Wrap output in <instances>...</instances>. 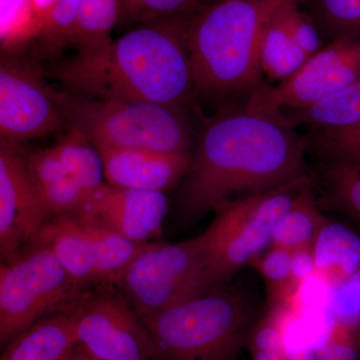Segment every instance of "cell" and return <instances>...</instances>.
<instances>
[{
	"label": "cell",
	"instance_id": "cell-1",
	"mask_svg": "<svg viewBox=\"0 0 360 360\" xmlns=\"http://www.w3.org/2000/svg\"><path fill=\"white\" fill-rule=\"evenodd\" d=\"M307 143L279 113L245 108L212 118L201 130L179 194L180 217L196 221L231 200L309 175Z\"/></svg>",
	"mask_w": 360,
	"mask_h": 360
},
{
	"label": "cell",
	"instance_id": "cell-2",
	"mask_svg": "<svg viewBox=\"0 0 360 360\" xmlns=\"http://www.w3.org/2000/svg\"><path fill=\"white\" fill-rule=\"evenodd\" d=\"M193 15L142 25L108 44L80 49L52 77L77 96L186 108L196 96L187 42Z\"/></svg>",
	"mask_w": 360,
	"mask_h": 360
},
{
	"label": "cell",
	"instance_id": "cell-3",
	"mask_svg": "<svg viewBox=\"0 0 360 360\" xmlns=\"http://www.w3.org/2000/svg\"><path fill=\"white\" fill-rule=\"evenodd\" d=\"M288 0H219L198 11L187 42L196 96H248L262 84L259 46L274 11Z\"/></svg>",
	"mask_w": 360,
	"mask_h": 360
},
{
	"label": "cell",
	"instance_id": "cell-4",
	"mask_svg": "<svg viewBox=\"0 0 360 360\" xmlns=\"http://www.w3.org/2000/svg\"><path fill=\"white\" fill-rule=\"evenodd\" d=\"M255 321L250 300L221 284L143 323L156 360H238Z\"/></svg>",
	"mask_w": 360,
	"mask_h": 360
},
{
	"label": "cell",
	"instance_id": "cell-5",
	"mask_svg": "<svg viewBox=\"0 0 360 360\" xmlns=\"http://www.w3.org/2000/svg\"><path fill=\"white\" fill-rule=\"evenodd\" d=\"M68 127L96 146L191 153V127L184 108L146 101L96 99L56 90Z\"/></svg>",
	"mask_w": 360,
	"mask_h": 360
},
{
	"label": "cell",
	"instance_id": "cell-6",
	"mask_svg": "<svg viewBox=\"0 0 360 360\" xmlns=\"http://www.w3.org/2000/svg\"><path fill=\"white\" fill-rule=\"evenodd\" d=\"M310 186L312 180L307 175L220 205L212 224L201 234L205 255L203 290L226 284L241 267L271 245L279 220Z\"/></svg>",
	"mask_w": 360,
	"mask_h": 360
},
{
	"label": "cell",
	"instance_id": "cell-7",
	"mask_svg": "<svg viewBox=\"0 0 360 360\" xmlns=\"http://www.w3.org/2000/svg\"><path fill=\"white\" fill-rule=\"evenodd\" d=\"M84 290L49 246L37 241L0 267V342L8 345L35 322L70 307Z\"/></svg>",
	"mask_w": 360,
	"mask_h": 360
},
{
	"label": "cell",
	"instance_id": "cell-8",
	"mask_svg": "<svg viewBox=\"0 0 360 360\" xmlns=\"http://www.w3.org/2000/svg\"><path fill=\"white\" fill-rule=\"evenodd\" d=\"M202 236L179 243H146L120 278L122 291L142 321L203 290Z\"/></svg>",
	"mask_w": 360,
	"mask_h": 360
},
{
	"label": "cell",
	"instance_id": "cell-9",
	"mask_svg": "<svg viewBox=\"0 0 360 360\" xmlns=\"http://www.w3.org/2000/svg\"><path fill=\"white\" fill-rule=\"evenodd\" d=\"M68 310L78 345L99 360H156L148 329L113 285L84 290Z\"/></svg>",
	"mask_w": 360,
	"mask_h": 360
},
{
	"label": "cell",
	"instance_id": "cell-10",
	"mask_svg": "<svg viewBox=\"0 0 360 360\" xmlns=\"http://www.w3.org/2000/svg\"><path fill=\"white\" fill-rule=\"evenodd\" d=\"M360 78V40L329 42L288 79L262 84L245 106L270 113L303 110L347 89Z\"/></svg>",
	"mask_w": 360,
	"mask_h": 360
},
{
	"label": "cell",
	"instance_id": "cell-11",
	"mask_svg": "<svg viewBox=\"0 0 360 360\" xmlns=\"http://www.w3.org/2000/svg\"><path fill=\"white\" fill-rule=\"evenodd\" d=\"M65 123L56 89L37 66L11 56L0 60V139L18 144L56 131Z\"/></svg>",
	"mask_w": 360,
	"mask_h": 360
},
{
	"label": "cell",
	"instance_id": "cell-12",
	"mask_svg": "<svg viewBox=\"0 0 360 360\" xmlns=\"http://www.w3.org/2000/svg\"><path fill=\"white\" fill-rule=\"evenodd\" d=\"M26 168L18 144L0 139V255L13 260L37 243L51 219Z\"/></svg>",
	"mask_w": 360,
	"mask_h": 360
},
{
	"label": "cell",
	"instance_id": "cell-13",
	"mask_svg": "<svg viewBox=\"0 0 360 360\" xmlns=\"http://www.w3.org/2000/svg\"><path fill=\"white\" fill-rule=\"evenodd\" d=\"M167 210L165 193L105 184L89 198L82 212L129 240L148 243L162 233Z\"/></svg>",
	"mask_w": 360,
	"mask_h": 360
},
{
	"label": "cell",
	"instance_id": "cell-14",
	"mask_svg": "<svg viewBox=\"0 0 360 360\" xmlns=\"http://www.w3.org/2000/svg\"><path fill=\"white\" fill-rule=\"evenodd\" d=\"M96 146L106 184L122 188L165 193L182 181L191 163V153Z\"/></svg>",
	"mask_w": 360,
	"mask_h": 360
},
{
	"label": "cell",
	"instance_id": "cell-15",
	"mask_svg": "<svg viewBox=\"0 0 360 360\" xmlns=\"http://www.w3.org/2000/svg\"><path fill=\"white\" fill-rule=\"evenodd\" d=\"M37 241L49 246L80 290L101 285L91 246L77 213L51 217Z\"/></svg>",
	"mask_w": 360,
	"mask_h": 360
},
{
	"label": "cell",
	"instance_id": "cell-16",
	"mask_svg": "<svg viewBox=\"0 0 360 360\" xmlns=\"http://www.w3.org/2000/svg\"><path fill=\"white\" fill-rule=\"evenodd\" d=\"M26 168L51 217L82 212L89 195L68 174L53 148L23 153Z\"/></svg>",
	"mask_w": 360,
	"mask_h": 360
},
{
	"label": "cell",
	"instance_id": "cell-17",
	"mask_svg": "<svg viewBox=\"0 0 360 360\" xmlns=\"http://www.w3.org/2000/svg\"><path fill=\"white\" fill-rule=\"evenodd\" d=\"M77 345L65 309L40 319L16 336L0 360H68Z\"/></svg>",
	"mask_w": 360,
	"mask_h": 360
},
{
	"label": "cell",
	"instance_id": "cell-18",
	"mask_svg": "<svg viewBox=\"0 0 360 360\" xmlns=\"http://www.w3.org/2000/svg\"><path fill=\"white\" fill-rule=\"evenodd\" d=\"M316 271L335 286L360 269V236L328 219L312 248Z\"/></svg>",
	"mask_w": 360,
	"mask_h": 360
},
{
	"label": "cell",
	"instance_id": "cell-19",
	"mask_svg": "<svg viewBox=\"0 0 360 360\" xmlns=\"http://www.w3.org/2000/svg\"><path fill=\"white\" fill-rule=\"evenodd\" d=\"M94 252L101 285H117L125 270L146 243L129 240L98 224L86 213H77Z\"/></svg>",
	"mask_w": 360,
	"mask_h": 360
},
{
	"label": "cell",
	"instance_id": "cell-20",
	"mask_svg": "<svg viewBox=\"0 0 360 360\" xmlns=\"http://www.w3.org/2000/svg\"><path fill=\"white\" fill-rule=\"evenodd\" d=\"M52 148L71 179L89 198L106 184L101 153L79 130L68 127V134Z\"/></svg>",
	"mask_w": 360,
	"mask_h": 360
},
{
	"label": "cell",
	"instance_id": "cell-21",
	"mask_svg": "<svg viewBox=\"0 0 360 360\" xmlns=\"http://www.w3.org/2000/svg\"><path fill=\"white\" fill-rule=\"evenodd\" d=\"M326 217L321 214L315 200L312 186L307 187L300 198L279 220L271 246L290 251L310 248L321 231Z\"/></svg>",
	"mask_w": 360,
	"mask_h": 360
},
{
	"label": "cell",
	"instance_id": "cell-22",
	"mask_svg": "<svg viewBox=\"0 0 360 360\" xmlns=\"http://www.w3.org/2000/svg\"><path fill=\"white\" fill-rule=\"evenodd\" d=\"M291 127H340L360 122V78L335 96L303 110L279 113Z\"/></svg>",
	"mask_w": 360,
	"mask_h": 360
},
{
	"label": "cell",
	"instance_id": "cell-23",
	"mask_svg": "<svg viewBox=\"0 0 360 360\" xmlns=\"http://www.w3.org/2000/svg\"><path fill=\"white\" fill-rule=\"evenodd\" d=\"M276 11L267 21L262 32L259 61L264 75L270 79L281 82L300 70L309 58L290 39L277 18Z\"/></svg>",
	"mask_w": 360,
	"mask_h": 360
},
{
	"label": "cell",
	"instance_id": "cell-24",
	"mask_svg": "<svg viewBox=\"0 0 360 360\" xmlns=\"http://www.w3.org/2000/svg\"><path fill=\"white\" fill-rule=\"evenodd\" d=\"M311 18L324 44L360 40V0H298Z\"/></svg>",
	"mask_w": 360,
	"mask_h": 360
},
{
	"label": "cell",
	"instance_id": "cell-25",
	"mask_svg": "<svg viewBox=\"0 0 360 360\" xmlns=\"http://www.w3.org/2000/svg\"><path fill=\"white\" fill-rule=\"evenodd\" d=\"M307 151L324 163L360 167V122L340 127H314L304 136Z\"/></svg>",
	"mask_w": 360,
	"mask_h": 360
},
{
	"label": "cell",
	"instance_id": "cell-26",
	"mask_svg": "<svg viewBox=\"0 0 360 360\" xmlns=\"http://www.w3.org/2000/svg\"><path fill=\"white\" fill-rule=\"evenodd\" d=\"M120 0H82L77 30L71 44L94 49L110 42L111 32L120 20Z\"/></svg>",
	"mask_w": 360,
	"mask_h": 360
},
{
	"label": "cell",
	"instance_id": "cell-27",
	"mask_svg": "<svg viewBox=\"0 0 360 360\" xmlns=\"http://www.w3.org/2000/svg\"><path fill=\"white\" fill-rule=\"evenodd\" d=\"M321 181L328 205L360 225V167L324 163Z\"/></svg>",
	"mask_w": 360,
	"mask_h": 360
},
{
	"label": "cell",
	"instance_id": "cell-28",
	"mask_svg": "<svg viewBox=\"0 0 360 360\" xmlns=\"http://www.w3.org/2000/svg\"><path fill=\"white\" fill-rule=\"evenodd\" d=\"M250 264H255L266 283L270 309H283V303L300 286L291 272V251L271 246L264 255H259Z\"/></svg>",
	"mask_w": 360,
	"mask_h": 360
},
{
	"label": "cell",
	"instance_id": "cell-29",
	"mask_svg": "<svg viewBox=\"0 0 360 360\" xmlns=\"http://www.w3.org/2000/svg\"><path fill=\"white\" fill-rule=\"evenodd\" d=\"M41 21L33 11L30 0H1L0 41L2 49L13 51L39 37Z\"/></svg>",
	"mask_w": 360,
	"mask_h": 360
},
{
	"label": "cell",
	"instance_id": "cell-30",
	"mask_svg": "<svg viewBox=\"0 0 360 360\" xmlns=\"http://www.w3.org/2000/svg\"><path fill=\"white\" fill-rule=\"evenodd\" d=\"M283 309H270L269 314L253 322L245 347L252 360H284L288 345Z\"/></svg>",
	"mask_w": 360,
	"mask_h": 360
},
{
	"label": "cell",
	"instance_id": "cell-31",
	"mask_svg": "<svg viewBox=\"0 0 360 360\" xmlns=\"http://www.w3.org/2000/svg\"><path fill=\"white\" fill-rule=\"evenodd\" d=\"M276 15L290 39L309 58L326 45L316 25L302 11L298 0H288L279 6Z\"/></svg>",
	"mask_w": 360,
	"mask_h": 360
},
{
	"label": "cell",
	"instance_id": "cell-32",
	"mask_svg": "<svg viewBox=\"0 0 360 360\" xmlns=\"http://www.w3.org/2000/svg\"><path fill=\"white\" fill-rule=\"evenodd\" d=\"M82 0H58L45 21L39 37L49 51H58L71 44Z\"/></svg>",
	"mask_w": 360,
	"mask_h": 360
},
{
	"label": "cell",
	"instance_id": "cell-33",
	"mask_svg": "<svg viewBox=\"0 0 360 360\" xmlns=\"http://www.w3.org/2000/svg\"><path fill=\"white\" fill-rule=\"evenodd\" d=\"M314 350L316 360H360V329L333 321Z\"/></svg>",
	"mask_w": 360,
	"mask_h": 360
},
{
	"label": "cell",
	"instance_id": "cell-34",
	"mask_svg": "<svg viewBox=\"0 0 360 360\" xmlns=\"http://www.w3.org/2000/svg\"><path fill=\"white\" fill-rule=\"evenodd\" d=\"M328 310L333 321L360 329V269L333 286Z\"/></svg>",
	"mask_w": 360,
	"mask_h": 360
},
{
	"label": "cell",
	"instance_id": "cell-35",
	"mask_svg": "<svg viewBox=\"0 0 360 360\" xmlns=\"http://www.w3.org/2000/svg\"><path fill=\"white\" fill-rule=\"evenodd\" d=\"M200 0H141L131 22L142 25L176 20L200 11Z\"/></svg>",
	"mask_w": 360,
	"mask_h": 360
},
{
	"label": "cell",
	"instance_id": "cell-36",
	"mask_svg": "<svg viewBox=\"0 0 360 360\" xmlns=\"http://www.w3.org/2000/svg\"><path fill=\"white\" fill-rule=\"evenodd\" d=\"M314 271H316V267L312 250L303 248L291 251V272L296 283L300 285Z\"/></svg>",
	"mask_w": 360,
	"mask_h": 360
},
{
	"label": "cell",
	"instance_id": "cell-37",
	"mask_svg": "<svg viewBox=\"0 0 360 360\" xmlns=\"http://www.w3.org/2000/svg\"><path fill=\"white\" fill-rule=\"evenodd\" d=\"M284 360H316L314 347L309 345L288 347Z\"/></svg>",
	"mask_w": 360,
	"mask_h": 360
},
{
	"label": "cell",
	"instance_id": "cell-38",
	"mask_svg": "<svg viewBox=\"0 0 360 360\" xmlns=\"http://www.w3.org/2000/svg\"><path fill=\"white\" fill-rule=\"evenodd\" d=\"M58 0H30L33 11L37 14L39 20L41 21L42 28L45 21L49 18V14H51L52 9L58 4Z\"/></svg>",
	"mask_w": 360,
	"mask_h": 360
},
{
	"label": "cell",
	"instance_id": "cell-39",
	"mask_svg": "<svg viewBox=\"0 0 360 360\" xmlns=\"http://www.w3.org/2000/svg\"><path fill=\"white\" fill-rule=\"evenodd\" d=\"M139 1L141 0H120V20L131 22Z\"/></svg>",
	"mask_w": 360,
	"mask_h": 360
},
{
	"label": "cell",
	"instance_id": "cell-40",
	"mask_svg": "<svg viewBox=\"0 0 360 360\" xmlns=\"http://www.w3.org/2000/svg\"><path fill=\"white\" fill-rule=\"evenodd\" d=\"M68 360H99L96 359V357L91 356L89 354H87L86 352L84 349V348L80 347L79 345H77V347L75 348V352H73L72 355H71L70 359Z\"/></svg>",
	"mask_w": 360,
	"mask_h": 360
}]
</instances>
